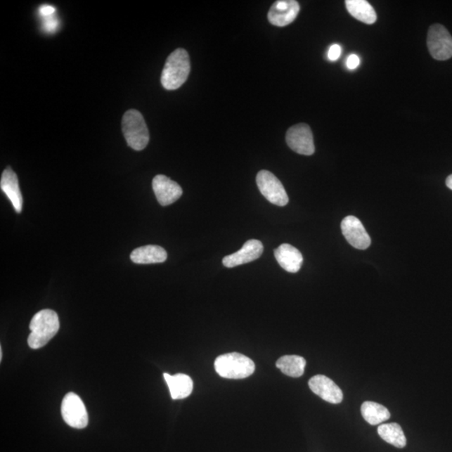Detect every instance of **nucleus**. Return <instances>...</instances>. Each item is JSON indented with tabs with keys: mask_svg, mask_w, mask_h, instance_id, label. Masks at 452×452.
Masks as SVG:
<instances>
[{
	"mask_svg": "<svg viewBox=\"0 0 452 452\" xmlns=\"http://www.w3.org/2000/svg\"><path fill=\"white\" fill-rule=\"evenodd\" d=\"M306 364V359L297 355H285L276 361V367L284 375L293 378H298L304 374Z\"/></svg>",
	"mask_w": 452,
	"mask_h": 452,
	"instance_id": "obj_19",
	"label": "nucleus"
},
{
	"mask_svg": "<svg viewBox=\"0 0 452 452\" xmlns=\"http://www.w3.org/2000/svg\"><path fill=\"white\" fill-rule=\"evenodd\" d=\"M341 230L346 240L353 247L359 250L370 247V236L358 218L351 216L345 217L341 223Z\"/></svg>",
	"mask_w": 452,
	"mask_h": 452,
	"instance_id": "obj_9",
	"label": "nucleus"
},
{
	"mask_svg": "<svg viewBox=\"0 0 452 452\" xmlns=\"http://www.w3.org/2000/svg\"><path fill=\"white\" fill-rule=\"evenodd\" d=\"M2 357H3L2 348L1 347H0V361H2Z\"/></svg>",
	"mask_w": 452,
	"mask_h": 452,
	"instance_id": "obj_26",
	"label": "nucleus"
},
{
	"mask_svg": "<svg viewBox=\"0 0 452 452\" xmlns=\"http://www.w3.org/2000/svg\"><path fill=\"white\" fill-rule=\"evenodd\" d=\"M191 72V60L184 49L175 50L166 60L161 83L166 90L179 89L187 81Z\"/></svg>",
	"mask_w": 452,
	"mask_h": 452,
	"instance_id": "obj_2",
	"label": "nucleus"
},
{
	"mask_svg": "<svg viewBox=\"0 0 452 452\" xmlns=\"http://www.w3.org/2000/svg\"><path fill=\"white\" fill-rule=\"evenodd\" d=\"M0 187L11 200L15 212L20 213L23 209V196L19 186L18 177L11 167L4 169L0 181Z\"/></svg>",
	"mask_w": 452,
	"mask_h": 452,
	"instance_id": "obj_14",
	"label": "nucleus"
},
{
	"mask_svg": "<svg viewBox=\"0 0 452 452\" xmlns=\"http://www.w3.org/2000/svg\"><path fill=\"white\" fill-rule=\"evenodd\" d=\"M60 328L58 315L55 311L45 309L34 316L30 323V335L28 344L33 349H38L49 343Z\"/></svg>",
	"mask_w": 452,
	"mask_h": 452,
	"instance_id": "obj_1",
	"label": "nucleus"
},
{
	"mask_svg": "<svg viewBox=\"0 0 452 452\" xmlns=\"http://www.w3.org/2000/svg\"><path fill=\"white\" fill-rule=\"evenodd\" d=\"M359 64H361V59H359V57L357 55L349 56L346 61L347 67L349 70L356 69Z\"/></svg>",
	"mask_w": 452,
	"mask_h": 452,
	"instance_id": "obj_23",
	"label": "nucleus"
},
{
	"mask_svg": "<svg viewBox=\"0 0 452 452\" xmlns=\"http://www.w3.org/2000/svg\"><path fill=\"white\" fill-rule=\"evenodd\" d=\"M286 140L290 148L302 155H313L315 152L314 135L310 127L299 124L290 127Z\"/></svg>",
	"mask_w": 452,
	"mask_h": 452,
	"instance_id": "obj_8",
	"label": "nucleus"
},
{
	"mask_svg": "<svg viewBox=\"0 0 452 452\" xmlns=\"http://www.w3.org/2000/svg\"><path fill=\"white\" fill-rule=\"evenodd\" d=\"M122 133L127 145L136 151L143 150L149 142V131L141 112L131 109L126 112L122 122Z\"/></svg>",
	"mask_w": 452,
	"mask_h": 452,
	"instance_id": "obj_4",
	"label": "nucleus"
},
{
	"mask_svg": "<svg viewBox=\"0 0 452 452\" xmlns=\"http://www.w3.org/2000/svg\"><path fill=\"white\" fill-rule=\"evenodd\" d=\"M380 437L389 444L397 448H403L406 446V438L403 430L397 423L383 424L378 428Z\"/></svg>",
	"mask_w": 452,
	"mask_h": 452,
	"instance_id": "obj_20",
	"label": "nucleus"
},
{
	"mask_svg": "<svg viewBox=\"0 0 452 452\" xmlns=\"http://www.w3.org/2000/svg\"><path fill=\"white\" fill-rule=\"evenodd\" d=\"M43 16H50L55 12V8L51 6H43L39 8Z\"/></svg>",
	"mask_w": 452,
	"mask_h": 452,
	"instance_id": "obj_24",
	"label": "nucleus"
},
{
	"mask_svg": "<svg viewBox=\"0 0 452 452\" xmlns=\"http://www.w3.org/2000/svg\"><path fill=\"white\" fill-rule=\"evenodd\" d=\"M257 183L263 196L271 204L285 206L289 198L282 182L269 171L261 170L257 174Z\"/></svg>",
	"mask_w": 452,
	"mask_h": 452,
	"instance_id": "obj_6",
	"label": "nucleus"
},
{
	"mask_svg": "<svg viewBox=\"0 0 452 452\" xmlns=\"http://www.w3.org/2000/svg\"><path fill=\"white\" fill-rule=\"evenodd\" d=\"M153 190L162 206L174 203L183 195L181 186L163 174L157 175L153 179Z\"/></svg>",
	"mask_w": 452,
	"mask_h": 452,
	"instance_id": "obj_11",
	"label": "nucleus"
},
{
	"mask_svg": "<svg viewBox=\"0 0 452 452\" xmlns=\"http://www.w3.org/2000/svg\"><path fill=\"white\" fill-rule=\"evenodd\" d=\"M164 377L172 399H182L191 396L194 384L190 376L183 374L170 375L165 373Z\"/></svg>",
	"mask_w": 452,
	"mask_h": 452,
	"instance_id": "obj_17",
	"label": "nucleus"
},
{
	"mask_svg": "<svg viewBox=\"0 0 452 452\" xmlns=\"http://www.w3.org/2000/svg\"><path fill=\"white\" fill-rule=\"evenodd\" d=\"M61 415L65 423L76 429H83L89 425V414L84 403L75 393H68L61 403Z\"/></svg>",
	"mask_w": 452,
	"mask_h": 452,
	"instance_id": "obj_7",
	"label": "nucleus"
},
{
	"mask_svg": "<svg viewBox=\"0 0 452 452\" xmlns=\"http://www.w3.org/2000/svg\"><path fill=\"white\" fill-rule=\"evenodd\" d=\"M263 251H264V247L260 240H249L240 251L224 257L223 265L228 269H232V267L256 261L261 256Z\"/></svg>",
	"mask_w": 452,
	"mask_h": 452,
	"instance_id": "obj_12",
	"label": "nucleus"
},
{
	"mask_svg": "<svg viewBox=\"0 0 452 452\" xmlns=\"http://www.w3.org/2000/svg\"><path fill=\"white\" fill-rule=\"evenodd\" d=\"M427 46L434 59L446 60L452 57V37L444 26L434 24L429 29Z\"/></svg>",
	"mask_w": 452,
	"mask_h": 452,
	"instance_id": "obj_5",
	"label": "nucleus"
},
{
	"mask_svg": "<svg viewBox=\"0 0 452 452\" xmlns=\"http://www.w3.org/2000/svg\"><path fill=\"white\" fill-rule=\"evenodd\" d=\"M274 256L279 265L290 273H297L299 271L304 262L302 253L289 244L280 245L275 250Z\"/></svg>",
	"mask_w": 452,
	"mask_h": 452,
	"instance_id": "obj_15",
	"label": "nucleus"
},
{
	"mask_svg": "<svg viewBox=\"0 0 452 452\" xmlns=\"http://www.w3.org/2000/svg\"><path fill=\"white\" fill-rule=\"evenodd\" d=\"M309 385L311 392L321 397L323 401L332 403H340L343 401V392L327 376L315 375L310 379Z\"/></svg>",
	"mask_w": 452,
	"mask_h": 452,
	"instance_id": "obj_13",
	"label": "nucleus"
},
{
	"mask_svg": "<svg viewBox=\"0 0 452 452\" xmlns=\"http://www.w3.org/2000/svg\"><path fill=\"white\" fill-rule=\"evenodd\" d=\"M361 413L363 419L372 425L381 424L390 418L387 408L372 401H366L363 403Z\"/></svg>",
	"mask_w": 452,
	"mask_h": 452,
	"instance_id": "obj_21",
	"label": "nucleus"
},
{
	"mask_svg": "<svg viewBox=\"0 0 452 452\" xmlns=\"http://www.w3.org/2000/svg\"><path fill=\"white\" fill-rule=\"evenodd\" d=\"M342 54V47L337 44H335L329 48L328 52V58L329 60L335 61L340 58Z\"/></svg>",
	"mask_w": 452,
	"mask_h": 452,
	"instance_id": "obj_22",
	"label": "nucleus"
},
{
	"mask_svg": "<svg viewBox=\"0 0 452 452\" xmlns=\"http://www.w3.org/2000/svg\"><path fill=\"white\" fill-rule=\"evenodd\" d=\"M446 186L450 188V190L452 191V174L450 175L448 178L446 179Z\"/></svg>",
	"mask_w": 452,
	"mask_h": 452,
	"instance_id": "obj_25",
	"label": "nucleus"
},
{
	"mask_svg": "<svg viewBox=\"0 0 452 452\" xmlns=\"http://www.w3.org/2000/svg\"><path fill=\"white\" fill-rule=\"evenodd\" d=\"M299 12V4L295 0H278L270 8L269 20L271 25L284 27L292 23Z\"/></svg>",
	"mask_w": 452,
	"mask_h": 452,
	"instance_id": "obj_10",
	"label": "nucleus"
},
{
	"mask_svg": "<svg viewBox=\"0 0 452 452\" xmlns=\"http://www.w3.org/2000/svg\"><path fill=\"white\" fill-rule=\"evenodd\" d=\"M168 257L167 252L160 245H148L135 249L131 253V260L136 264H155L164 262Z\"/></svg>",
	"mask_w": 452,
	"mask_h": 452,
	"instance_id": "obj_16",
	"label": "nucleus"
},
{
	"mask_svg": "<svg viewBox=\"0 0 452 452\" xmlns=\"http://www.w3.org/2000/svg\"><path fill=\"white\" fill-rule=\"evenodd\" d=\"M214 368L222 378L243 380L253 375L256 366L252 359L245 355L230 353L219 356L214 361Z\"/></svg>",
	"mask_w": 452,
	"mask_h": 452,
	"instance_id": "obj_3",
	"label": "nucleus"
},
{
	"mask_svg": "<svg viewBox=\"0 0 452 452\" xmlns=\"http://www.w3.org/2000/svg\"><path fill=\"white\" fill-rule=\"evenodd\" d=\"M347 10L354 18L363 22L364 24H375L377 15L375 8L366 0H347Z\"/></svg>",
	"mask_w": 452,
	"mask_h": 452,
	"instance_id": "obj_18",
	"label": "nucleus"
}]
</instances>
